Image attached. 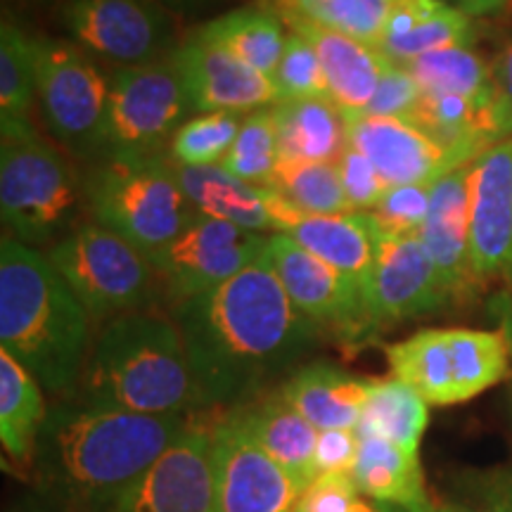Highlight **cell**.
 Segmentation results:
<instances>
[{"label":"cell","mask_w":512,"mask_h":512,"mask_svg":"<svg viewBox=\"0 0 512 512\" xmlns=\"http://www.w3.org/2000/svg\"><path fill=\"white\" fill-rule=\"evenodd\" d=\"M200 406H235L290 368L316 339V325L290 302L264 254L228 283L178 302Z\"/></svg>","instance_id":"6da1fadb"},{"label":"cell","mask_w":512,"mask_h":512,"mask_svg":"<svg viewBox=\"0 0 512 512\" xmlns=\"http://www.w3.org/2000/svg\"><path fill=\"white\" fill-rule=\"evenodd\" d=\"M185 415H143L88 401L50 408L36 444L43 491L81 512H107L169 451Z\"/></svg>","instance_id":"7a4b0ae2"},{"label":"cell","mask_w":512,"mask_h":512,"mask_svg":"<svg viewBox=\"0 0 512 512\" xmlns=\"http://www.w3.org/2000/svg\"><path fill=\"white\" fill-rule=\"evenodd\" d=\"M0 344L50 394H72L91 347V313L48 256L10 235L0 245Z\"/></svg>","instance_id":"3957f363"},{"label":"cell","mask_w":512,"mask_h":512,"mask_svg":"<svg viewBox=\"0 0 512 512\" xmlns=\"http://www.w3.org/2000/svg\"><path fill=\"white\" fill-rule=\"evenodd\" d=\"M83 401L143 415H183L200 406L176 320L136 311L112 318L83 370Z\"/></svg>","instance_id":"277c9868"},{"label":"cell","mask_w":512,"mask_h":512,"mask_svg":"<svg viewBox=\"0 0 512 512\" xmlns=\"http://www.w3.org/2000/svg\"><path fill=\"white\" fill-rule=\"evenodd\" d=\"M95 221L138 247L147 259L169 247L197 211L178 181L174 162L155 157H107L88 183Z\"/></svg>","instance_id":"5b68a950"},{"label":"cell","mask_w":512,"mask_h":512,"mask_svg":"<svg viewBox=\"0 0 512 512\" xmlns=\"http://www.w3.org/2000/svg\"><path fill=\"white\" fill-rule=\"evenodd\" d=\"M396 380L413 387L430 406H453L479 396L508 375L505 332L430 328L384 347Z\"/></svg>","instance_id":"8992f818"},{"label":"cell","mask_w":512,"mask_h":512,"mask_svg":"<svg viewBox=\"0 0 512 512\" xmlns=\"http://www.w3.org/2000/svg\"><path fill=\"white\" fill-rule=\"evenodd\" d=\"M48 259L93 318L143 311L159 278L138 247L100 223H86L57 242Z\"/></svg>","instance_id":"52a82bcc"},{"label":"cell","mask_w":512,"mask_h":512,"mask_svg":"<svg viewBox=\"0 0 512 512\" xmlns=\"http://www.w3.org/2000/svg\"><path fill=\"white\" fill-rule=\"evenodd\" d=\"M79 181L60 150L41 136L3 140L0 147V209L12 238L43 245L72 219Z\"/></svg>","instance_id":"ba28073f"},{"label":"cell","mask_w":512,"mask_h":512,"mask_svg":"<svg viewBox=\"0 0 512 512\" xmlns=\"http://www.w3.org/2000/svg\"><path fill=\"white\" fill-rule=\"evenodd\" d=\"M36 95L48 131L79 155L105 150L110 81L76 43L38 41Z\"/></svg>","instance_id":"9c48e42d"},{"label":"cell","mask_w":512,"mask_h":512,"mask_svg":"<svg viewBox=\"0 0 512 512\" xmlns=\"http://www.w3.org/2000/svg\"><path fill=\"white\" fill-rule=\"evenodd\" d=\"M190 112L174 64L152 62L117 69L110 79L105 150L107 157H155L174 140Z\"/></svg>","instance_id":"30bf717a"},{"label":"cell","mask_w":512,"mask_h":512,"mask_svg":"<svg viewBox=\"0 0 512 512\" xmlns=\"http://www.w3.org/2000/svg\"><path fill=\"white\" fill-rule=\"evenodd\" d=\"M271 235L197 214L178 238L150 259L176 302L228 283L266 254Z\"/></svg>","instance_id":"8fae6325"},{"label":"cell","mask_w":512,"mask_h":512,"mask_svg":"<svg viewBox=\"0 0 512 512\" xmlns=\"http://www.w3.org/2000/svg\"><path fill=\"white\" fill-rule=\"evenodd\" d=\"M64 27L86 53L124 67L162 62L174 29L152 0H67Z\"/></svg>","instance_id":"7c38bea8"},{"label":"cell","mask_w":512,"mask_h":512,"mask_svg":"<svg viewBox=\"0 0 512 512\" xmlns=\"http://www.w3.org/2000/svg\"><path fill=\"white\" fill-rule=\"evenodd\" d=\"M266 256L278 273L290 302L318 330H332L347 344L373 339L366 323L363 292L337 268L325 264L323 259L283 233L271 235Z\"/></svg>","instance_id":"4fadbf2b"},{"label":"cell","mask_w":512,"mask_h":512,"mask_svg":"<svg viewBox=\"0 0 512 512\" xmlns=\"http://www.w3.org/2000/svg\"><path fill=\"white\" fill-rule=\"evenodd\" d=\"M216 512H297L306 486L273 460L233 415L211 430Z\"/></svg>","instance_id":"5bb4252c"},{"label":"cell","mask_w":512,"mask_h":512,"mask_svg":"<svg viewBox=\"0 0 512 512\" xmlns=\"http://www.w3.org/2000/svg\"><path fill=\"white\" fill-rule=\"evenodd\" d=\"M448 302L437 266L420 235L380 230L377 259L366 290V323L370 337Z\"/></svg>","instance_id":"9a60e30c"},{"label":"cell","mask_w":512,"mask_h":512,"mask_svg":"<svg viewBox=\"0 0 512 512\" xmlns=\"http://www.w3.org/2000/svg\"><path fill=\"white\" fill-rule=\"evenodd\" d=\"M211 430L190 420L169 451L107 512H216Z\"/></svg>","instance_id":"2e32d148"},{"label":"cell","mask_w":512,"mask_h":512,"mask_svg":"<svg viewBox=\"0 0 512 512\" xmlns=\"http://www.w3.org/2000/svg\"><path fill=\"white\" fill-rule=\"evenodd\" d=\"M347 143L370 159L382 181L392 185H434L475 159L451 150L406 117H344Z\"/></svg>","instance_id":"e0dca14e"},{"label":"cell","mask_w":512,"mask_h":512,"mask_svg":"<svg viewBox=\"0 0 512 512\" xmlns=\"http://www.w3.org/2000/svg\"><path fill=\"white\" fill-rule=\"evenodd\" d=\"M171 64L195 112L252 114L280 102L273 79L200 34L174 50Z\"/></svg>","instance_id":"ac0fdd59"},{"label":"cell","mask_w":512,"mask_h":512,"mask_svg":"<svg viewBox=\"0 0 512 512\" xmlns=\"http://www.w3.org/2000/svg\"><path fill=\"white\" fill-rule=\"evenodd\" d=\"M470 256L479 285L512 283V136L472 164Z\"/></svg>","instance_id":"d6986e66"},{"label":"cell","mask_w":512,"mask_h":512,"mask_svg":"<svg viewBox=\"0 0 512 512\" xmlns=\"http://www.w3.org/2000/svg\"><path fill=\"white\" fill-rule=\"evenodd\" d=\"M271 192V219L275 233L290 235L325 264L337 268L344 278L351 280L363 292L373 275L377 259L380 226L368 211H347V214L316 216L304 214L285 202L278 192ZM370 332V330H368Z\"/></svg>","instance_id":"ffe728a7"},{"label":"cell","mask_w":512,"mask_h":512,"mask_svg":"<svg viewBox=\"0 0 512 512\" xmlns=\"http://www.w3.org/2000/svg\"><path fill=\"white\" fill-rule=\"evenodd\" d=\"M472 164L460 166L432 185L430 211L420 230L422 245L437 266L448 299L465 297L479 285L470 256Z\"/></svg>","instance_id":"44dd1931"},{"label":"cell","mask_w":512,"mask_h":512,"mask_svg":"<svg viewBox=\"0 0 512 512\" xmlns=\"http://www.w3.org/2000/svg\"><path fill=\"white\" fill-rule=\"evenodd\" d=\"M283 24L316 48L328 79L330 100L342 110L344 117H358L366 112L368 102L380 86L382 72L392 60L368 43L320 27L311 19L290 17Z\"/></svg>","instance_id":"7402d4cb"},{"label":"cell","mask_w":512,"mask_h":512,"mask_svg":"<svg viewBox=\"0 0 512 512\" xmlns=\"http://www.w3.org/2000/svg\"><path fill=\"white\" fill-rule=\"evenodd\" d=\"M370 387L373 380L354 377L330 363H311L280 387V396L318 432L356 430Z\"/></svg>","instance_id":"603a6c76"},{"label":"cell","mask_w":512,"mask_h":512,"mask_svg":"<svg viewBox=\"0 0 512 512\" xmlns=\"http://www.w3.org/2000/svg\"><path fill=\"white\" fill-rule=\"evenodd\" d=\"M233 420L297 482L309 486L318 477L316 444L320 432L283 396L249 403L233 413Z\"/></svg>","instance_id":"cb8c5ba5"},{"label":"cell","mask_w":512,"mask_h":512,"mask_svg":"<svg viewBox=\"0 0 512 512\" xmlns=\"http://www.w3.org/2000/svg\"><path fill=\"white\" fill-rule=\"evenodd\" d=\"M174 169L185 195L200 214L235 223L252 233L273 230L268 188L240 181L221 166H185L174 162Z\"/></svg>","instance_id":"d4e9b609"},{"label":"cell","mask_w":512,"mask_h":512,"mask_svg":"<svg viewBox=\"0 0 512 512\" xmlns=\"http://www.w3.org/2000/svg\"><path fill=\"white\" fill-rule=\"evenodd\" d=\"M351 475L361 494L380 505H394L403 512H422L430 505L418 453H408L382 437L358 434V456Z\"/></svg>","instance_id":"484cf974"},{"label":"cell","mask_w":512,"mask_h":512,"mask_svg":"<svg viewBox=\"0 0 512 512\" xmlns=\"http://www.w3.org/2000/svg\"><path fill=\"white\" fill-rule=\"evenodd\" d=\"M280 162H337L347 150V119L330 98L278 102Z\"/></svg>","instance_id":"4316f807"},{"label":"cell","mask_w":512,"mask_h":512,"mask_svg":"<svg viewBox=\"0 0 512 512\" xmlns=\"http://www.w3.org/2000/svg\"><path fill=\"white\" fill-rule=\"evenodd\" d=\"M38 41L5 19L0 29V133L3 140L36 136L31 107L36 95Z\"/></svg>","instance_id":"83f0119b"},{"label":"cell","mask_w":512,"mask_h":512,"mask_svg":"<svg viewBox=\"0 0 512 512\" xmlns=\"http://www.w3.org/2000/svg\"><path fill=\"white\" fill-rule=\"evenodd\" d=\"M43 387L17 358L0 351V441L17 463L36 456L38 434L46 422Z\"/></svg>","instance_id":"f1b7e54d"},{"label":"cell","mask_w":512,"mask_h":512,"mask_svg":"<svg viewBox=\"0 0 512 512\" xmlns=\"http://www.w3.org/2000/svg\"><path fill=\"white\" fill-rule=\"evenodd\" d=\"M197 34L226 48L268 79H273L287 46L283 19L266 8L233 10L211 19Z\"/></svg>","instance_id":"f546056e"},{"label":"cell","mask_w":512,"mask_h":512,"mask_svg":"<svg viewBox=\"0 0 512 512\" xmlns=\"http://www.w3.org/2000/svg\"><path fill=\"white\" fill-rule=\"evenodd\" d=\"M422 396L406 382L389 377L373 380L366 408L356 432L361 437H382L406 448L408 453H420L422 434L430 422V411Z\"/></svg>","instance_id":"4dcf8cb0"},{"label":"cell","mask_w":512,"mask_h":512,"mask_svg":"<svg viewBox=\"0 0 512 512\" xmlns=\"http://www.w3.org/2000/svg\"><path fill=\"white\" fill-rule=\"evenodd\" d=\"M401 67L418 81L422 93H456L475 100H494L501 93L491 64L472 46L434 50Z\"/></svg>","instance_id":"1f68e13d"},{"label":"cell","mask_w":512,"mask_h":512,"mask_svg":"<svg viewBox=\"0 0 512 512\" xmlns=\"http://www.w3.org/2000/svg\"><path fill=\"white\" fill-rule=\"evenodd\" d=\"M392 5L394 0H271L264 8L283 22L290 17L311 19L320 27L339 31L377 48Z\"/></svg>","instance_id":"d6a6232c"},{"label":"cell","mask_w":512,"mask_h":512,"mask_svg":"<svg viewBox=\"0 0 512 512\" xmlns=\"http://www.w3.org/2000/svg\"><path fill=\"white\" fill-rule=\"evenodd\" d=\"M268 190L304 214H347L351 204L344 192L337 162H280L275 166Z\"/></svg>","instance_id":"836d02e7"},{"label":"cell","mask_w":512,"mask_h":512,"mask_svg":"<svg viewBox=\"0 0 512 512\" xmlns=\"http://www.w3.org/2000/svg\"><path fill=\"white\" fill-rule=\"evenodd\" d=\"M278 164V124L273 107L252 112L242 121L238 138L221 162V169L249 185L266 188Z\"/></svg>","instance_id":"e575fe53"},{"label":"cell","mask_w":512,"mask_h":512,"mask_svg":"<svg viewBox=\"0 0 512 512\" xmlns=\"http://www.w3.org/2000/svg\"><path fill=\"white\" fill-rule=\"evenodd\" d=\"M472 41H475L472 17L465 10L441 3L437 12L432 17H427L420 27H415L411 34L399 38H384L377 50L382 55H387L392 62L403 64L420 55L434 53V50L472 46Z\"/></svg>","instance_id":"d590c367"},{"label":"cell","mask_w":512,"mask_h":512,"mask_svg":"<svg viewBox=\"0 0 512 512\" xmlns=\"http://www.w3.org/2000/svg\"><path fill=\"white\" fill-rule=\"evenodd\" d=\"M238 114L214 112L195 117L178 128L171 140V159L185 166H221L238 138Z\"/></svg>","instance_id":"8d00e7d4"},{"label":"cell","mask_w":512,"mask_h":512,"mask_svg":"<svg viewBox=\"0 0 512 512\" xmlns=\"http://www.w3.org/2000/svg\"><path fill=\"white\" fill-rule=\"evenodd\" d=\"M273 83L280 102L330 98L328 79H325L316 48L299 34L287 36L283 60L275 69Z\"/></svg>","instance_id":"74e56055"},{"label":"cell","mask_w":512,"mask_h":512,"mask_svg":"<svg viewBox=\"0 0 512 512\" xmlns=\"http://www.w3.org/2000/svg\"><path fill=\"white\" fill-rule=\"evenodd\" d=\"M430 195L432 185H392L382 195L373 211L377 226L384 233L396 235H420L422 226H425L427 211H430Z\"/></svg>","instance_id":"f35d334b"},{"label":"cell","mask_w":512,"mask_h":512,"mask_svg":"<svg viewBox=\"0 0 512 512\" xmlns=\"http://www.w3.org/2000/svg\"><path fill=\"white\" fill-rule=\"evenodd\" d=\"M422 98V88L401 64L389 62L382 72L380 86L368 102L366 112L358 117H408Z\"/></svg>","instance_id":"ab89813d"},{"label":"cell","mask_w":512,"mask_h":512,"mask_svg":"<svg viewBox=\"0 0 512 512\" xmlns=\"http://www.w3.org/2000/svg\"><path fill=\"white\" fill-rule=\"evenodd\" d=\"M337 169L354 211H373L389 188L375 166L370 164V159L351 145H347V150L337 159Z\"/></svg>","instance_id":"60d3db41"},{"label":"cell","mask_w":512,"mask_h":512,"mask_svg":"<svg viewBox=\"0 0 512 512\" xmlns=\"http://www.w3.org/2000/svg\"><path fill=\"white\" fill-rule=\"evenodd\" d=\"M361 489L351 472H325L306 486L297 512H354Z\"/></svg>","instance_id":"b9f144b4"},{"label":"cell","mask_w":512,"mask_h":512,"mask_svg":"<svg viewBox=\"0 0 512 512\" xmlns=\"http://www.w3.org/2000/svg\"><path fill=\"white\" fill-rule=\"evenodd\" d=\"M358 456L356 430H325L318 434L316 467L318 475L325 472H354Z\"/></svg>","instance_id":"7bdbcfd3"},{"label":"cell","mask_w":512,"mask_h":512,"mask_svg":"<svg viewBox=\"0 0 512 512\" xmlns=\"http://www.w3.org/2000/svg\"><path fill=\"white\" fill-rule=\"evenodd\" d=\"M441 0H394L392 12L387 17L384 38H399L411 34L415 27H420L427 17H432Z\"/></svg>","instance_id":"ee69618b"},{"label":"cell","mask_w":512,"mask_h":512,"mask_svg":"<svg viewBox=\"0 0 512 512\" xmlns=\"http://www.w3.org/2000/svg\"><path fill=\"white\" fill-rule=\"evenodd\" d=\"M491 69H494L498 91H501L505 105H508V110L512 112V43H508V48L496 57Z\"/></svg>","instance_id":"f6af8a7d"},{"label":"cell","mask_w":512,"mask_h":512,"mask_svg":"<svg viewBox=\"0 0 512 512\" xmlns=\"http://www.w3.org/2000/svg\"><path fill=\"white\" fill-rule=\"evenodd\" d=\"M486 512H512V477L503 479L486 496Z\"/></svg>","instance_id":"bcb514c9"},{"label":"cell","mask_w":512,"mask_h":512,"mask_svg":"<svg viewBox=\"0 0 512 512\" xmlns=\"http://www.w3.org/2000/svg\"><path fill=\"white\" fill-rule=\"evenodd\" d=\"M510 0H460V5L467 15H489V12H498L505 8Z\"/></svg>","instance_id":"7dc6e473"},{"label":"cell","mask_w":512,"mask_h":512,"mask_svg":"<svg viewBox=\"0 0 512 512\" xmlns=\"http://www.w3.org/2000/svg\"><path fill=\"white\" fill-rule=\"evenodd\" d=\"M152 3L162 5L164 10H174V12H190L195 8H200L202 3H207V0H152Z\"/></svg>","instance_id":"c3c4849f"},{"label":"cell","mask_w":512,"mask_h":512,"mask_svg":"<svg viewBox=\"0 0 512 512\" xmlns=\"http://www.w3.org/2000/svg\"><path fill=\"white\" fill-rule=\"evenodd\" d=\"M422 512H460V510H456V508H448V505H441V508H439V505H427V508L425 510H422Z\"/></svg>","instance_id":"681fc988"},{"label":"cell","mask_w":512,"mask_h":512,"mask_svg":"<svg viewBox=\"0 0 512 512\" xmlns=\"http://www.w3.org/2000/svg\"><path fill=\"white\" fill-rule=\"evenodd\" d=\"M31 3H50V0H31Z\"/></svg>","instance_id":"f907efd6"},{"label":"cell","mask_w":512,"mask_h":512,"mask_svg":"<svg viewBox=\"0 0 512 512\" xmlns=\"http://www.w3.org/2000/svg\"><path fill=\"white\" fill-rule=\"evenodd\" d=\"M261 3H264V5H268V3H271V0H261Z\"/></svg>","instance_id":"816d5d0a"}]
</instances>
